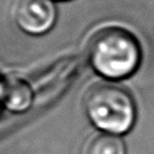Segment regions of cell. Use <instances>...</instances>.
Returning a JSON list of instances; mask_svg holds the SVG:
<instances>
[{"label":"cell","mask_w":154,"mask_h":154,"mask_svg":"<svg viewBox=\"0 0 154 154\" xmlns=\"http://www.w3.org/2000/svg\"><path fill=\"white\" fill-rule=\"evenodd\" d=\"M88 59L91 66L107 78H123L135 71L141 52L132 34L109 26L96 31L88 42Z\"/></svg>","instance_id":"cell-1"},{"label":"cell","mask_w":154,"mask_h":154,"mask_svg":"<svg viewBox=\"0 0 154 154\" xmlns=\"http://www.w3.org/2000/svg\"><path fill=\"white\" fill-rule=\"evenodd\" d=\"M89 119L100 129L112 134L128 131L135 120V105L130 94L119 85L99 83L85 95Z\"/></svg>","instance_id":"cell-2"},{"label":"cell","mask_w":154,"mask_h":154,"mask_svg":"<svg viewBox=\"0 0 154 154\" xmlns=\"http://www.w3.org/2000/svg\"><path fill=\"white\" fill-rule=\"evenodd\" d=\"M12 13L22 30L35 35L48 31L57 16L51 0H14Z\"/></svg>","instance_id":"cell-3"},{"label":"cell","mask_w":154,"mask_h":154,"mask_svg":"<svg viewBox=\"0 0 154 154\" xmlns=\"http://www.w3.org/2000/svg\"><path fill=\"white\" fill-rule=\"evenodd\" d=\"M52 71L46 72L40 82H36L37 85V95L38 93L43 96L47 95L48 91V96L51 94L57 93V90H59V88H63L69 81L70 78H72L76 73V63L73 61H63L55 65V67L51 69Z\"/></svg>","instance_id":"cell-4"},{"label":"cell","mask_w":154,"mask_h":154,"mask_svg":"<svg viewBox=\"0 0 154 154\" xmlns=\"http://www.w3.org/2000/svg\"><path fill=\"white\" fill-rule=\"evenodd\" d=\"M32 101V93L28 83L22 79H11L4 84V105L14 112L28 109Z\"/></svg>","instance_id":"cell-5"},{"label":"cell","mask_w":154,"mask_h":154,"mask_svg":"<svg viewBox=\"0 0 154 154\" xmlns=\"http://www.w3.org/2000/svg\"><path fill=\"white\" fill-rule=\"evenodd\" d=\"M87 154H125V146L118 136L102 134L90 141Z\"/></svg>","instance_id":"cell-6"},{"label":"cell","mask_w":154,"mask_h":154,"mask_svg":"<svg viewBox=\"0 0 154 154\" xmlns=\"http://www.w3.org/2000/svg\"><path fill=\"white\" fill-rule=\"evenodd\" d=\"M4 84L5 83L0 82V105H1V102L4 103Z\"/></svg>","instance_id":"cell-7"}]
</instances>
